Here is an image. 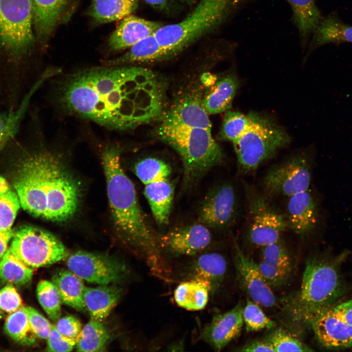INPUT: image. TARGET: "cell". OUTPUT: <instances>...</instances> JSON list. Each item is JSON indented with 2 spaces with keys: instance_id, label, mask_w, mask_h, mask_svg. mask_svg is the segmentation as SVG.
<instances>
[{
  "instance_id": "obj_1",
  "label": "cell",
  "mask_w": 352,
  "mask_h": 352,
  "mask_svg": "<svg viewBox=\"0 0 352 352\" xmlns=\"http://www.w3.org/2000/svg\"><path fill=\"white\" fill-rule=\"evenodd\" d=\"M87 68L60 80L57 98L66 112L110 129L126 131L161 118L166 88L153 70L130 66Z\"/></svg>"
},
{
  "instance_id": "obj_2",
  "label": "cell",
  "mask_w": 352,
  "mask_h": 352,
  "mask_svg": "<svg viewBox=\"0 0 352 352\" xmlns=\"http://www.w3.org/2000/svg\"><path fill=\"white\" fill-rule=\"evenodd\" d=\"M23 153L14 183L22 207L53 221L70 219L78 206V183L51 152L42 149Z\"/></svg>"
},
{
  "instance_id": "obj_3",
  "label": "cell",
  "mask_w": 352,
  "mask_h": 352,
  "mask_svg": "<svg viewBox=\"0 0 352 352\" xmlns=\"http://www.w3.org/2000/svg\"><path fill=\"white\" fill-rule=\"evenodd\" d=\"M212 124L199 94L179 99L160 118L159 139L179 155L183 166V185L195 184L209 170L221 163L223 151L214 139Z\"/></svg>"
},
{
  "instance_id": "obj_4",
  "label": "cell",
  "mask_w": 352,
  "mask_h": 352,
  "mask_svg": "<svg viewBox=\"0 0 352 352\" xmlns=\"http://www.w3.org/2000/svg\"><path fill=\"white\" fill-rule=\"evenodd\" d=\"M117 149H107L102 155L108 197L114 224L123 238L145 254L153 272L163 262L158 252V241L138 202L134 186L124 172Z\"/></svg>"
},
{
  "instance_id": "obj_5",
  "label": "cell",
  "mask_w": 352,
  "mask_h": 352,
  "mask_svg": "<svg viewBox=\"0 0 352 352\" xmlns=\"http://www.w3.org/2000/svg\"><path fill=\"white\" fill-rule=\"evenodd\" d=\"M31 0H0V92L27 89V61L35 44Z\"/></svg>"
},
{
  "instance_id": "obj_6",
  "label": "cell",
  "mask_w": 352,
  "mask_h": 352,
  "mask_svg": "<svg viewBox=\"0 0 352 352\" xmlns=\"http://www.w3.org/2000/svg\"><path fill=\"white\" fill-rule=\"evenodd\" d=\"M349 254L347 250L336 255L325 252L309 257L300 288L287 304L293 321L310 326L345 294L347 286L341 268Z\"/></svg>"
},
{
  "instance_id": "obj_7",
  "label": "cell",
  "mask_w": 352,
  "mask_h": 352,
  "mask_svg": "<svg viewBox=\"0 0 352 352\" xmlns=\"http://www.w3.org/2000/svg\"><path fill=\"white\" fill-rule=\"evenodd\" d=\"M255 0H199L182 20L162 25L155 33L169 57L221 27Z\"/></svg>"
},
{
  "instance_id": "obj_8",
  "label": "cell",
  "mask_w": 352,
  "mask_h": 352,
  "mask_svg": "<svg viewBox=\"0 0 352 352\" xmlns=\"http://www.w3.org/2000/svg\"><path fill=\"white\" fill-rule=\"evenodd\" d=\"M288 141V136L283 130L255 114L249 128L233 143L240 169L243 172L256 170Z\"/></svg>"
},
{
  "instance_id": "obj_9",
  "label": "cell",
  "mask_w": 352,
  "mask_h": 352,
  "mask_svg": "<svg viewBox=\"0 0 352 352\" xmlns=\"http://www.w3.org/2000/svg\"><path fill=\"white\" fill-rule=\"evenodd\" d=\"M9 248L33 269L52 264L68 255L64 245L54 235L28 225L20 227L14 232Z\"/></svg>"
},
{
  "instance_id": "obj_10",
  "label": "cell",
  "mask_w": 352,
  "mask_h": 352,
  "mask_svg": "<svg viewBox=\"0 0 352 352\" xmlns=\"http://www.w3.org/2000/svg\"><path fill=\"white\" fill-rule=\"evenodd\" d=\"M247 192L248 240L262 247L279 241L288 226L286 218L262 196L252 190Z\"/></svg>"
},
{
  "instance_id": "obj_11",
  "label": "cell",
  "mask_w": 352,
  "mask_h": 352,
  "mask_svg": "<svg viewBox=\"0 0 352 352\" xmlns=\"http://www.w3.org/2000/svg\"><path fill=\"white\" fill-rule=\"evenodd\" d=\"M310 181L308 158L297 154L270 168L264 178L263 185L269 194L289 197L308 190Z\"/></svg>"
},
{
  "instance_id": "obj_12",
  "label": "cell",
  "mask_w": 352,
  "mask_h": 352,
  "mask_svg": "<svg viewBox=\"0 0 352 352\" xmlns=\"http://www.w3.org/2000/svg\"><path fill=\"white\" fill-rule=\"evenodd\" d=\"M68 269L87 282L100 285L116 282L125 274L122 263L108 257L84 251L71 255L67 260Z\"/></svg>"
},
{
  "instance_id": "obj_13",
  "label": "cell",
  "mask_w": 352,
  "mask_h": 352,
  "mask_svg": "<svg viewBox=\"0 0 352 352\" xmlns=\"http://www.w3.org/2000/svg\"><path fill=\"white\" fill-rule=\"evenodd\" d=\"M238 212L237 196L233 185H218L209 191L199 210V219L205 226L222 229L231 225Z\"/></svg>"
},
{
  "instance_id": "obj_14",
  "label": "cell",
  "mask_w": 352,
  "mask_h": 352,
  "mask_svg": "<svg viewBox=\"0 0 352 352\" xmlns=\"http://www.w3.org/2000/svg\"><path fill=\"white\" fill-rule=\"evenodd\" d=\"M234 247L237 275L246 293L259 305L266 308L274 306L276 304L275 296L260 272L258 264L247 256L238 244Z\"/></svg>"
},
{
  "instance_id": "obj_15",
  "label": "cell",
  "mask_w": 352,
  "mask_h": 352,
  "mask_svg": "<svg viewBox=\"0 0 352 352\" xmlns=\"http://www.w3.org/2000/svg\"><path fill=\"white\" fill-rule=\"evenodd\" d=\"M211 239V233L205 225L194 224L168 232L160 239L158 244L172 256H193L205 249Z\"/></svg>"
},
{
  "instance_id": "obj_16",
  "label": "cell",
  "mask_w": 352,
  "mask_h": 352,
  "mask_svg": "<svg viewBox=\"0 0 352 352\" xmlns=\"http://www.w3.org/2000/svg\"><path fill=\"white\" fill-rule=\"evenodd\" d=\"M243 306L238 304L231 309L215 315L201 330L199 338L219 351L239 336L243 325Z\"/></svg>"
},
{
  "instance_id": "obj_17",
  "label": "cell",
  "mask_w": 352,
  "mask_h": 352,
  "mask_svg": "<svg viewBox=\"0 0 352 352\" xmlns=\"http://www.w3.org/2000/svg\"><path fill=\"white\" fill-rule=\"evenodd\" d=\"M258 267L268 285L278 287L286 284L293 271V261L282 239L263 247Z\"/></svg>"
},
{
  "instance_id": "obj_18",
  "label": "cell",
  "mask_w": 352,
  "mask_h": 352,
  "mask_svg": "<svg viewBox=\"0 0 352 352\" xmlns=\"http://www.w3.org/2000/svg\"><path fill=\"white\" fill-rule=\"evenodd\" d=\"M72 0H31L35 38L46 45Z\"/></svg>"
},
{
  "instance_id": "obj_19",
  "label": "cell",
  "mask_w": 352,
  "mask_h": 352,
  "mask_svg": "<svg viewBox=\"0 0 352 352\" xmlns=\"http://www.w3.org/2000/svg\"><path fill=\"white\" fill-rule=\"evenodd\" d=\"M310 326L324 347L341 349L352 347V326L338 318L331 308L315 318Z\"/></svg>"
},
{
  "instance_id": "obj_20",
  "label": "cell",
  "mask_w": 352,
  "mask_h": 352,
  "mask_svg": "<svg viewBox=\"0 0 352 352\" xmlns=\"http://www.w3.org/2000/svg\"><path fill=\"white\" fill-rule=\"evenodd\" d=\"M286 219L288 226L300 236L308 235L315 230L318 222V210L308 190L289 197Z\"/></svg>"
},
{
  "instance_id": "obj_21",
  "label": "cell",
  "mask_w": 352,
  "mask_h": 352,
  "mask_svg": "<svg viewBox=\"0 0 352 352\" xmlns=\"http://www.w3.org/2000/svg\"><path fill=\"white\" fill-rule=\"evenodd\" d=\"M163 24L130 15L121 20L108 39L114 51L129 49L144 38L154 34Z\"/></svg>"
},
{
  "instance_id": "obj_22",
  "label": "cell",
  "mask_w": 352,
  "mask_h": 352,
  "mask_svg": "<svg viewBox=\"0 0 352 352\" xmlns=\"http://www.w3.org/2000/svg\"><path fill=\"white\" fill-rule=\"evenodd\" d=\"M227 262L220 254L204 253L195 259L189 267V279L205 286L214 293L224 279Z\"/></svg>"
},
{
  "instance_id": "obj_23",
  "label": "cell",
  "mask_w": 352,
  "mask_h": 352,
  "mask_svg": "<svg viewBox=\"0 0 352 352\" xmlns=\"http://www.w3.org/2000/svg\"><path fill=\"white\" fill-rule=\"evenodd\" d=\"M352 44V25L344 22L335 12L323 17L313 31L307 46L306 57L328 44Z\"/></svg>"
},
{
  "instance_id": "obj_24",
  "label": "cell",
  "mask_w": 352,
  "mask_h": 352,
  "mask_svg": "<svg viewBox=\"0 0 352 352\" xmlns=\"http://www.w3.org/2000/svg\"><path fill=\"white\" fill-rule=\"evenodd\" d=\"M285 0L291 8V21L298 31L300 45L306 49L323 16L316 5V0Z\"/></svg>"
},
{
  "instance_id": "obj_25",
  "label": "cell",
  "mask_w": 352,
  "mask_h": 352,
  "mask_svg": "<svg viewBox=\"0 0 352 352\" xmlns=\"http://www.w3.org/2000/svg\"><path fill=\"white\" fill-rule=\"evenodd\" d=\"M101 286L95 287L85 286L83 300L91 319L102 322L117 303L121 289L115 286Z\"/></svg>"
},
{
  "instance_id": "obj_26",
  "label": "cell",
  "mask_w": 352,
  "mask_h": 352,
  "mask_svg": "<svg viewBox=\"0 0 352 352\" xmlns=\"http://www.w3.org/2000/svg\"><path fill=\"white\" fill-rule=\"evenodd\" d=\"M144 193L157 223L167 224L174 198L172 183L166 179L146 184Z\"/></svg>"
},
{
  "instance_id": "obj_27",
  "label": "cell",
  "mask_w": 352,
  "mask_h": 352,
  "mask_svg": "<svg viewBox=\"0 0 352 352\" xmlns=\"http://www.w3.org/2000/svg\"><path fill=\"white\" fill-rule=\"evenodd\" d=\"M238 87L237 78L232 74L222 77L212 85L202 99L203 107L208 114L220 113L229 110Z\"/></svg>"
},
{
  "instance_id": "obj_28",
  "label": "cell",
  "mask_w": 352,
  "mask_h": 352,
  "mask_svg": "<svg viewBox=\"0 0 352 352\" xmlns=\"http://www.w3.org/2000/svg\"><path fill=\"white\" fill-rule=\"evenodd\" d=\"M166 51L159 44L155 33L144 38L121 56L109 62L110 66L145 63L168 59Z\"/></svg>"
},
{
  "instance_id": "obj_29",
  "label": "cell",
  "mask_w": 352,
  "mask_h": 352,
  "mask_svg": "<svg viewBox=\"0 0 352 352\" xmlns=\"http://www.w3.org/2000/svg\"><path fill=\"white\" fill-rule=\"evenodd\" d=\"M139 0H91L88 15L95 22L107 23L132 15Z\"/></svg>"
},
{
  "instance_id": "obj_30",
  "label": "cell",
  "mask_w": 352,
  "mask_h": 352,
  "mask_svg": "<svg viewBox=\"0 0 352 352\" xmlns=\"http://www.w3.org/2000/svg\"><path fill=\"white\" fill-rule=\"evenodd\" d=\"M51 282L56 286L62 302L78 310L86 308L83 300L85 288L82 279L68 270H61L52 277Z\"/></svg>"
},
{
  "instance_id": "obj_31",
  "label": "cell",
  "mask_w": 352,
  "mask_h": 352,
  "mask_svg": "<svg viewBox=\"0 0 352 352\" xmlns=\"http://www.w3.org/2000/svg\"><path fill=\"white\" fill-rule=\"evenodd\" d=\"M210 291L201 283L188 280L179 284L174 291V299L180 307L192 311L202 309L206 306Z\"/></svg>"
},
{
  "instance_id": "obj_32",
  "label": "cell",
  "mask_w": 352,
  "mask_h": 352,
  "mask_svg": "<svg viewBox=\"0 0 352 352\" xmlns=\"http://www.w3.org/2000/svg\"><path fill=\"white\" fill-rule=\"evenodd\" d=\"M33 269L26 265L8 248L0 260V283L22 285L32 279Z\"/></svg>"
},
{
  "instance_id": "obj_33",
  "label": "cell",
  "mask_w": 352,
  "mask_h": 352,
  "mask_svg": "<svg viewBox=\"0 0 352 352\" xmlns=\"http://www.w3.org/2000/svg\"><path fill=\"white\" fill-rule=\"evenodd\" d=\"M109 339V331L102 322L90 319L76 337L75 346L78 352L102 351Z\"/></svg>"
},
{
  "instance_id": "obj_34",
  "label": "cell",
  "mask_w": 352,
  "mask_h": 352,
  "mask_svg": "<svg viewBox=\"0 0 352 352\" xmlns=\"http://www.w3.org/2000/svg\"><path fill=\"white\" fill-rule=\"evenodd\" d=\"M4 330L8 336L20 344L31 345L35 342L36 336L30 327L25 307L22 306L8 316Z\"/></svg>"
},
{
  "instance_id": "obj_35",
  "label": "cell",
  "mask_w": 352,
  "mask_h": 352,
  "mask_svg": "<svg viewBox=\"0 0 352 352\" xmlns=\"http://www.w3.org/2000/svg\"><path fill=\"white\" fill-rule=\"evenodd\" d=\"M18 196L6 180L0 176V230L11 229L20 207Z\"/></svg>"
},
{
  "instance_id": "obj_36",
  "label": "cell",
  "mask_w": 352,
  "mask_h": 352,
  "mask_svg": "<svg viewBox=\"0 0 352 352\" xmlns=\"http://www.w3.org/2000/svg\"><path fill=\"white\" fill-rule=\"evenodd\" d=\"M134 172L145 185L166 179L172 173L171 167L165 161L155 157H147L138 161Z\"/></svg>"
},
{
  "instance_id": "obj_37",
  "label": "cell",
  "mask_w": 352,
  "mask_h": 352,
  "mask_svg": "<svg viewBox=\"0 0 352 352\" xmlns=\"http://www.w3.org/2000/svg\"><path fill=\"white\" fill-rule=\"evenodd\" d=\"M255 114L244 115L235 111H227L224 114L220 134L224 140L233 143L238 140L252 124Z\"/></svg>"
},
{
  "instance_id": "obj_38",
  "label": "cell",
  "mask_w": 352,
  "mask_h": 352,
  "mask_svg": "<svg viewBox=\"0 0 352 352\" xmlns=\"http://www.w3.org/2000/svg\"><path fill=\"white\" fill-rule=\"evenodd\" d=\"M37 298L43 309L53 321L61 316L62 300L56 286L52 282L43 280L37 286Z\"/></svg>"
},
{
  "instance_id": "obj_39",
  "label": "cell",
  "mask_w": 352,
  "mask_h": 352,
  "mask_svg": "<svg viewBox=\"0 0 352 352\" xmlns=\"http://www.w3.org/2000/svg\"><path fill=\"white\" fill-rule=\"evenodd\" d=\"M26 113L21 107L12 111H0V151L21 131Z\"/></svg>"
},
{
  "instance_id": "obj_40",
  "label": "cell",
  "mask_w": 352,
  "mask_h": 352,
  "mask_svg": "<svg viewBox=\"0 0 352 352\" xmlns=\"http://www.w3.org/2000/svg\"><path fill=\"white\" fill-rule=\"evenodd\" d=\"M242 317L247 332L270 329L276 326L275 322L264 314L259 305L252 300H248L243 307Z\"/></svg>"
},
{
  "instance_id": "obj_41",
  "label": "cell",
  "mask_w": 352,
  "mask_h": 352,
  "mask_svg": "<svg viewBox=\"0 0 352 352\" xmlns=\"http://www.w3.org/2000/svg\"><path fill=\"white\" fill-rule=\"evenodd\" d=\"M265 339L271 345L274 352L312 351L297 338L282 330L273 331Z\"/></svg>"
},
{
  "instance_id": "obj_42",
  "label": "cell",
  "mask_w": 352,
  "mask_h": 352,
  "mask_svg": "<svg viewBox=\"0 0 352 352\" xmlns=\"http://www.w3.org/2000/svg\"><path fill=\"white\" fill-rule=\"evenodd\" d=\"M30 327L36 337L47 339L52 325L49 321L34 308L25 307Z\"/></svg>"
},
{
  "instance_id": "obj_43",
  "label": "cell",
  "mask_w": 352,
  "mask_h": 352,
  "mask_svg": "<svg viewBox=\"0 0 352 352\" xmlns=\"http://www.w3.org/2000/svg\"><path fill=\"white\" fill-rule=\"evenodd\" d=\"M22 306V298L11 284H8L0 290V309L11 313Z\"/></svg>"
},
{
  "instance_id": "obj_44",
  "label": "cell",
  "mask_w": 352,
  "mask_h": 352,
  "mask_svg": "<svg viewBox=\"0 0 352 352\" xmlns=\"http://www.w3.org/2000/svg\"><path fill=\"white\" fill-rule=\"evenodd\" d=\"M47 351L70 352L76 346V338H70L60 333L55 325H52L51 330L47 338Z\"/></svg>"
},
{
  "instance_id": "obj_45",
  "label": "cell",
  "mask_w": 352,
  "mask_h": 352,
  "mask_svg": "<svg viewBox=\"0 0 352 352\" xmlns=\"http://www.w3.org/2000/svg\"><path fill=\"white\" fill-rule=\"evenodd\" d=\"M55 327L60 333L70 338H76L82 330L81 322L72 315L59 318Z\"/></svg>"
},
{
  "instance_id": "obj_46",
  "label": "cell",
  "mask_w": 352,
  "mask_h": 352,
  "mask_svg": "<svg viewBox=\"0 0 352 352\" xmlns=\"http://www.w3.org/2000/svg\"><path fill=\"white\" fill-rule=\"evenodd\" d=\"M331 309L338 318L352 326V298L335 305Z\"/></svg>"
},
{
  "instance_id": "obj_47",
  "label": "cell",
  "mask_w": 352,
  "mask_h": 352,
  "mask_svg": "<svg viewBox=\"0 0 352 352\" xmlns=\"http://www.w3.org/2000/svg\"><path fill=\"white\" fill-rule=\"evenodd\" d=\"M239 352H274L271 345L264 338L249 342L242 347Z\"/></svg>"
},
{
  "instance_id": "obj_48",
  "label": "cell",
  "mask_w": 352,
  "mask_h": 352,
  "mask_svg": "<svg viewBox=\"0 0 352 352\" xmlns=\"http://www.w3.org/2000/svg\"><path fill=\"white\" fill-rule=\"evenodd\" d=\"M144 1L156 10L167 13L172 11L174 6L173 0H144Z\"/></svg>"
},
{
  "instance_id": "obj_49",
  "label": "cell",
  "mask_w": 352,
  "mask_h": 352,
  "mask_svg": "<svg viewBox=\"0 0 352 352\" xmlns=\"http://www.w3.org/2000/svg\"><path fill=\"white\" fill-rule=\"evenodd\" d=\"M14 232L12 229L0 230V260L7 250V245L10 240L13 237Z\"/></svg>"
},
{
  "instance_id": "obj_50",
  "label": "cell",
  "mask_w": 352,
  "mask_h": 352,
  "mask_svg": "<svg viewBox=\"0 0 352 352\" xmlns=\"http://www.w3.org/2000/svg\"><path fill=\"white\" fill-rule=\"evenodd\" d=\"M168 348L169 351H182L184 348L183 340L172 344Z\"/></svg>"
},
{
  "instance_id": "obj_51",
  "label": "cell",
  "mask_w": 352,
  "mask_h": 352,
  "mask_svg": "<svg viewBox=\"0 0 352 352\" xmlns=\"http://www.w3.org/2000/svg\"><path fill=\"white\" fill-rule=\"evenodd\" d=\"M181 2L186 3H191L195 1V0H178Z\"/></svg>"
},
{
  "instance_id": "obj_52",
  "label": "cell",
  "mask_w": 352,
  "mask_h": 352,
  "mask_svg": "<svg viewBox=\"0 0 352 352\" xmlns=\"http://www.w3.org/2000/svg\"><path fill=\"white\" fill-rule=\"evenodd\" d=\"M3 316V313L2 311L0 309V318H1Z\"/></svg>"
}]
</instances>
